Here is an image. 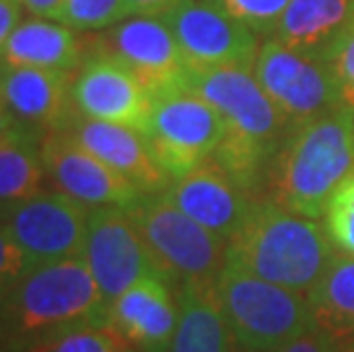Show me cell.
<instances>
[{"instance_id":"cell-1","label":"cell","mask_w":354,"mask_h":352,"mask_svg":"<svg viewBox=\"0 0 354 352\" xmlns=\"http://www.w3.org/2000/svg\"><path fill=\"white\" fill-rule=\"evenodd\" d=\"M178 85L217 110L224 138L210 156L222 169L256 197H263L270 163L288 138V124L261 87L250 66H190Z\"/></svg>"},{"instance_id":"cell-2","label":"cell","mask_w":354,"mask_h":352,"mask_svg":"<svg viewBox=\"0 0 354 352\" xmlns=\"http://www.w3.org/2000/svg\"><path fill=\"white\" fill-rule=\"evenodd\" d=\"M105 309L82 257L35 268L0 306V352H41L64 334L105 323Z\"/></svg>"},{"instance_id":"cell-3","label":"cell","mask_w":354,"mask_h":352,"mask_svg":"<svg viewBox=\"0 0 354 352\" xmlns=\"http://www.w3.org/2000/svg\"><path fill=\"white\" fill-rule=\"evenodd\" d=\"M354 167V110L338 106L295 126L270 163L263 197L290 213L325 220L329 201Z\"/></svg>"},{"instance_id":"cell-4","label":"cell","mask_w":354,"mask_h":352,"mask_svg":"<svg viewBox=\"0 0 354 352\" xmlns=\"http://www.w3.org/2000/svg\"><path fill=\"white\" fill-rule=\"evenodd\" d=\"M336 252L325 224L261 197L229 241L227 261L240 270L306 295Z\"/></svg>"},{"instance_id":"cell-5","label":"cell","mask_w":354,"mask_h":352,"mask_svg":"<svg viewBox=\"0 0 354 352\" xmlns=\"http://www.w3.org/2000/svg\"><path fill=\"white\" fill-rule=\"evenodd\" d=\"M215 290L238 352H277L315 327L304 293L277 286L229 261L217 275Z\"/></svg>"},{"instance_id":"cell-6","label":"cell","mask_w":354,"mask_h":352,"mask_svg":"<svg viewBox=\"0 0 354 352\" xmlns=\"http://www.w3.org/2000/svg\"><path fill=\"white\" fill-rule=\"evenodd\" d=\"M126 213L176 290L190 281H215L227 263V243L187 217L162 192L142 194Z\"/></svg>"},{"instance_id":"cell-7","label":"cell","mask_w":354,"mask_h":352,"mask_svg":"<svg viewBox=\"0 0 354 352\" xmlns=\"http://www.w3.org/2000/svg\"><path fill=\"white\" fill-rule=\"evenodd\" d=\"M145 138L171 181L208 160L224 138L217 110L190 89L174 85L151 94Z\"/></svg>"},{"instance_id":"cell-8","label":"cell","mask_w":354,"mask_h":352,"mask_svg":"<svg viewBox=\"0 0 354 352\" xmlns=\"http://www.w3.org/2000/svg\"><path fill=\"white\" fill-rule=\"evenodd\" d=\"M252 69L292 129L345 106L336 78L322 59L283 46L272 37L261 39Z\"/></svg>"},{"instance_id":"cell-9","label":"cell","mask_w":354,"mask_h":352,"mask_svg":"<svg viewBox=\"0 0 354 352\" xmlns=\"http://www.w3.org/2000/svg\"><path fill=\"white\" fill-rule=\"evenodd\" d=\"M89 208L57 190H41L0 215L28 266L41 268L82 254Z\"/></svg>"},{"instance_id":"cell-10","label":"cell","mask_w":354,"mask_h":352,"mask_svg":"<svg viewBox=\"0 0 354 352\" xmlns=\"http://www.w3.org/2000/svg\"><path fill=\"white\" fill-rule=\"evenodd\" d=\"M80 257L87 263L94 281L99 284L108 304L145 277L165 279L126 208L89 211Z\"/></svg>"},{"instance_id":"cell-11","label":"cell","mask_w":354,"mask_h":352,"mask_svg":"<svg viewBox=\"0 0 354 352\" xmlns=\"http://www.w3.org/2000/svg\"><path fill=\"white\" fill-rule=\"evenodd\" d=\"M162 19L190 66H254L261 37L213 0H183Z\"/></svg>"},{"instance_id":"cell-12","label":"cell","mask_w":354,"mask_h":352,"mask_svg":"<svg viewBox=\"0 0 354 352\" xmlns=\"http://www.w3.org/2000/svg\"><path fill=\"white\" fill-rule=\"evenodd\" d=\"M87 46L126 64L151 94L178 85L180 73L187 69L176 37L162 17H126L99 30Z\"/></svg>"},{"instance_id":"cell-13","label":"cell","mask_w":354,"mask_h":352,"mask_svg":"<svg viewBox=\"0 0 354 352\" xmlns=\"http://www.w3.org/2000/svg\"><path fill=\"white\" fill-rule=\"evenodd\" d=\"M71 108L82 117L145 131L151 92L126 64L87 46L71 78Z\"/></svg>"},{"instance_id":"cell-14","label":"cell","mask_w":354,"mask_h":352,"mask_svg":"<svg viewBox=\"0 0 354 352\" xmlns=\"http://www.w3.org/2000/svg\"><path fill=\"white\" fill-rule=\"evenodd\" d=\"M44 169L57 192L66 194L80 206L96 208H131L142 192L122 174L82 149L62 131L48 133L41 142Z\"/></svg>"},{"instance_id":"cell-15","label":"cell","mask_w":354,"mask_h":352,"mask_svg":"<svg viewBox=\"0 0 354 352\" xmlns=\"http://www.w3.org/2000/svg\"><path fill=\"white\" fill-rule=\"evenodd\" d=\"M162 194L227 245L250 217L254 204L261 199L243 188L213 158L203 160L190 174L171 181Z\"/></svg>"},{"instance_id":"cell-16","label":"cell","mask_w":354,"mask_h":352,"mask_svg":"<svg viewBox=\"0 0 354 352\" xmlns=\"http://www.w3.org/2000/svg\"><path fill=\"white\" fill-rule=\"evenodd\" d=\"M59 131L94 154L117 174H122L142 194L165 192L171 185L167 172L156 163L145 133L133 126L99 122L71 110Z\"/></svg>"},{"instance_id":"cell-17","label":"cell","mask_w":354,"mask_h":352,"mask_svg":"<svg viewBox=\"0 0 354 352\" xmlns=\"http://www.w3.org/2000/svg\"><path fill=\"white\" fill-rule=\"evenodd\" d=\"M178 313V290L162 277H145L108 304L105 325L140 352H167Z\"/></svg>"},{"instance_id":"cell-18","label":"cell","mask_w":354,"mask_h":352,"mask_svg":"<svg viewBox=\"0 0 354 352\" xmlns=\"http://www.w3.org/2000/svg\"><path fill=\"white\" fill-rule=\"evenodd\" d=\"M73 73L0 64V94L5 110L28 131L46 138L59 131L71 108Z\"/></svg>"},{"instance_id":"cell-19","label":"cell","mask_w":354,"mask_h":352,"mask_svg":"<svg viewBox=\"0 0 354 352\" xmlns=\"http://www.w3.org/2000/svg\"><path fill=\"white\" fill-rule=\"evenodd\" d=\"M85 55L87 44H82L78 30L30 14L10 35L0 64L76 73Z\"/></svg>"},{"instance_id":"cell-20","label":"cell","mask_w":354,"mask_h":352,"mask_svg":"<svg viewBox=\"0 0 354 352\" xmlns=\"http://www.w3.org/2000/svg\"><path fill=\"white\" fill-rule=\"evenodd\" d=\"M354 26V0H290L272 39L322 59Z\"/></svg>"},{"instance_id":"cell-21","label":"cell","mask_w":354,"mask_h":352,"mask_svg":"<svg viewBox=\"0 0 354 352\" xmlns=\"http://www.w3.org/2000/svg\"><path fill=\"white\" fill-rule=\"evenodd\" d=\"M178 309V325L167 352H236L215 281L183 284Z\"/></svg>"},{"instance_id":"cell-22","label":"cell","mask_w":354,"mask_h":352,"mask_svg":"<svg viewBox=\"0 0 354 352\" xmlns=\"http://www.w3.org/2000/svg\"><path fill=\"white\" fill-rule=\"evenodd\" d=\"M315 327L338 343L354 341V257L336 252L327 270L306 293Z\"/></svg>"},{"instance_id":"cell-23","label":"cell","mask_w":354,"mask_h":352,"mask_svg":"<svg viewBox=\"0 0 354 352\" xmlns=\"http://www.w3.org/2000/svg\"><path fill=\"white\" fill-rule=\"evenodd\" d=\"M39 133L21 126L0 140V215L32 194L41 192L46 178Z\"/></svg>"},{"instance_id":"cell-24","label":"cell","mask_w":354,"mask_h":352,"mask_svg":"<svg viewBox=\"0 0 354 352\" xmlns=\"http://www.w3.org/2000/svg\"><path fill=\"white\" fill-rule=\"evenodd\" d=\"M325 229L338 252L354 257V167L338 185L325 213Z\"/></svg>"},{"instance_id":"cell-25","label":"cell","mask_w":354,"mask_h":352,"mask_svg":"<svg viewBox=\"0 0 354 352\" xmlns=\"http://www.w3.org/2000/svg\"><path fill=\"white\" fill-rule=\"evenodd\" d=\"M124 19V0H66L59 24L78 33H99Z\"/></svg>"},{"instance_id":"cell-26","label":"cell","mask_w":354,"mask_h":352,"mask_svg":"<svg viewBox=\"0 0 354 352\" xmlns=\"http://www.w3.org/2000/svg\"><path fill=\"white\" fill-rule=\"evenodd\" d=\"M41 352H140L110 325H89L64 334Z\"/></svg>"},{"instance_id":"cell-27","label":"cell","mask_w":354,"mask_h":352,"mask_svg":"<svg viewBox=\"0 0 354 352\" xmlns=\"http://www.w3.org/2000/svg\"><path fill=\"white\" fill-rule=\"evenodd\" d=\"M213 3L240 19L245 26H250L261 39H266V37H272L290 0H213Z\"/></svg>"},{"instance_id":"cell-28","label":"cell","mask_w":354,"mask_h":352,"mask_svg":"<svg viewBox=\"0 0 354 352\" xmlns=\"http://www.w3.org/2000/svg\"><path fill=\"white\" fill-rule=\"evenodd\" d=\"M331 76L336 78V85L341 89L343 103L354 110V26L345 33L334 48L325 57Z\"/></svg>"},{"instance_id":"cell-29","label":"cell","mask_w":354,"mask_h":352,"mask_svg":"<svg viewBox=\"0 0 354 352\" xmlns=\"http://www.w3.org/2000/svg\"><path fill=\"white\" fill-rule=\"evenodd\" d=\"M32 270L24 259V254L17 250V245L12 243V238L7 236V231L0 224V306L5 304V299L17 288V284Z\"/></svg>"},{"instance_id":"cell-30","label":"cell","mask_w":354,"mask_h":352,"mask_svg":"<svg viewBox=\"0 0 354 352\" xmlns=\"http://www.w3.org/2000/svg\"><path fill=\"white\" fill-rule=\"evenodd\" d=\"M277 352H338V341L320 327H313L311 332L292 339Z\"/></svg>"},{"instance_id":"cell-31","label":"cell","mask_w":354,"mask_h":352,"mask_svg":"<svg viewBox=\"0 0 354 352\" xmlns=\"http://www.w3.org/2000/svg\"><path fill=\"white\" fill-rule=\"evenodd\" d=\"M183 0H124V19L126 17H162L174 10Z\"/></svg>"},{"instance_id":"cell-32","label":"cell","mask_w":354,"mask_h":352,"mask_svg":"<svg viewBox=\"0 0 354 352\" xmlns=\"http://www.w3.org/2000/svg\"><path fill=\"white\" fill-rule=\"evenodd\" d=\"M21 7L24 5L19 0H0V57H3L7 39L21 21Z\"/></svg>"},{"instance_id":"cell-33","label":"cell","mask_w":354,"mask_h":352,"mask_svg":"<svg viewBox=\"0 0 354 352\" xmlns=\"http://www.w3.org/2000/svg\"><path fill=\"white\" fill-rule=\"evenodd\" d=\"M19 3L24 5V10H28L32 17L59 21L66 0H19Z\"/></svg>"},{"instance_id":"cell-34","label":"cell","mask_w":354,"mask_h":352,"mask_svg":"<svg viewBox=\"0 0 354 352\" xmlns=\"http://www.w3.org/2000/svg\"><path fill=\"white\" fill-rule=\"evenodd\" d=\"M21 129V124L14 119L10 112L7 110H0V140H5V138H10L14 131H19Z\"/></svg>"},{"instance_id":"cell-35","label":"cell","mask_w":354,"mask_h":352,"mask_svg":"<svg viewBox=\"0 0 354 352\" xmlns=\"http://www.w3.org/2000/svg\"><path fill=\"white\" fill-rule=\"evenodd\" d=\"M338 352H354V341H343V343H338Z\"/></svg>"},{"instance_id":"cell-36","label":"cell","mask_w":354,"mask_h":352,"mask_svg":"<svg viewBox=\"0 0 354 352\" xmlns=\"http://www.w3.org/2000/svg\"><path fill=\"white\" fill-rule=\"evenodd\" d=\"M0 110H5V101H3V94H0Z\"/></svg>"}]
</instances>
